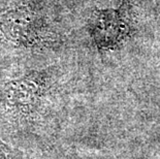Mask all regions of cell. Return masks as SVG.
Listing matches in <instances>:
<instances>
[{"mask_svg":"<svg viewBox=\"0 0 160 159\" xmlns=\"http://www.w3.org/2000/svg\"><path fill=\"white\" fill-rule=\"evenodd\" d=\"M0 33L13 45L31 46L38 39L39 26L28 9L17 7L0 15Z\"/></svg>","mask_w":160,"mask_h":159,"instance_id":"1","label":"cell"},{"mask_svg":"<svg viewBox=\"0 0 160 159\" xmlns=\"http://www.w3.org/2000/svg\"><path fill=\"white\" fill-rule=\"evenodd\" d=\"M0 159H18L15 150L0 137Z\"/></svg>","mask_w":160,"mask_h":159,"instance_id":"2","label":"cell"}]
</instances>
